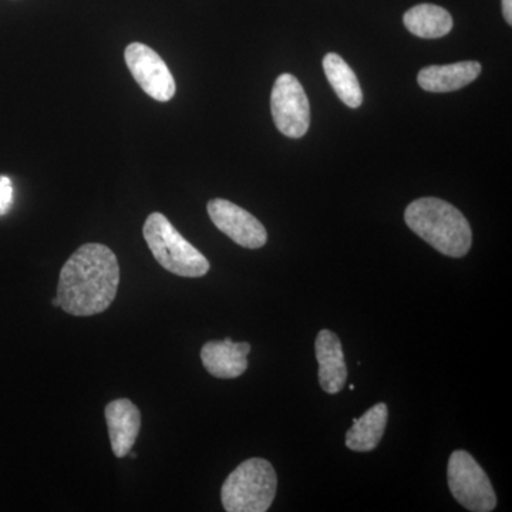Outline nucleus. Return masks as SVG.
Segmentation results:
<instances>
[{"mask_svg":"<svg viewBox=\"0 0 512 512\" xmlns=\"http://www.w3.org/2000/svg\"><path fill=\"white\" fill-rule=\"evenodd\" d=\"M271 111L275 126L286 137L301 138L311 124V107L302 84L292 74L276 79L271 96Z\"/></svg>","mask_w":512,"mask_h":512,"instance_id":"423d86ee","label":"nucleus"},{"mask_svg":"<svg viewBox=\"0 0 512 512\" xmlns=\"http://www.w3.org/2000/svg\"><path fill=\"white\" fill-rule=\"evenodd\" d=\"M316 359L319 363V383L325 393L336 394L345 387L348 367L343 355L342 343L336 333L320 330L315 342Z\"/></svg>","mask_w":512,"mask_h":512,"instance_id":"9b49d317","label":"nucleus"},{"mask_svg":"<svg viewBox=\"0 0 512 512\" xmlns=\"http://www.w3.org/2000/svg\"><path fill=\"white\" fill-rule=\"evenodd\" d=\"M143 235L158 264L171 274L201 278L210 271L208 259L161 212H154L147 218Z\"/></svg>","mask_w":512,"mask_h":512,"instance_id":"7ed1b4c3","label":"nucleus"},{"mask_svg":"<svg viewBox=\"0 0 512 512\" xmlns=\"http://www.w3.org/2000/svg\"><path fill=\"white\" fill-rule=\"evenodd\" d=\"M119 285L120 266L114 252L103 244H86L63 265L57 298L69 315H99L110 308Z\"/></svg>","mask_w":512,"mask_h":512,"instance_id":"f257e3e1","label":"nucleus"},{"mask_svg":"<svg viewBox=\"0 0 512 512\" xmlns=\"http://www.w3.org/2000/svg\"><path fill=\"white\" fill-rule=\"evenodd\" d=\"M52 305H53V306H60L59 298H55V299H53V301H52Z\"/></svg>","mask_w":512,"mask_h":512,"instance_id":"a211bd4d","label":"nucleus"},{"mask_svg":"<svg viewBox=\"0 0 512 512\" xmlns=\"http://www.w3.org/2000/svg\"><path fill=\"white\" fill-rule=\"evenodd\" d=\"M124 57L128 70L144 93L163 103L173 99L177 90L173 74L157 52L143 43H131Z\"/></svg>","mask_w":512,"mask_h":512,"instance_id":"0eeeda50","label":"nucleus"},{"mask_svg":"<svg viewBox=\"0 0 512 512\" xmlns=\"http://www.w3.org/2000/svg\"><path fill=\"white\" fill-rule=\"evenodd\" d=\"M278 477L264 458L239 464L222 484L221 500L228 512H265L274 503Z\"/></svg>","mask_w":512,"mask_h":512,"instance_id":"20e7f679","label":"nucleus"},{"mask_svg":"<svg viewBox=\"0 0 512 512\" xmlns=\"http://www.w3.org/2000/svg\"><path fill=\"white\" fill-rule=\"evenodd\" d=\"M104 414H106L114 456L117 458L128 456L140 434V410L131 400L117 399L107 404Z\"/></svg>","mask_w":512,"mask_h":512,"instance_id":"9d476101","label":"nucleus"},{"mask_svg":"<svg viewBox=\"0 0 512 512\" xmlns=\"http://www.w3.org/2000/svg\"><path fill=\"white\" fill-rule=\"evenodd\" d=\"M207 210L215 227L224 232L235 244L248 249H258L264 247L268 241L264 225L234 202L217 198L208 202Z\"/></svg>","mask_w":512,"mask_h":512,"instance_id":"6e6552de","label":"nucleus"},{"mask_svg":"<svg viewBox=\"0 0 512 512\" xmlns=\"http://www.w3.org/2000/svg\"><path fill=\"white\" fill-rule=\"evenodd\" d=\"M403 22L410 33L421 39H439L448 35L453 29V18L450 13L440 6L429 5V3L407 10L403 16Z\"/></svg>","mask_w":512,"mask_h":512,"instance_id":"4468645a","label":"nucleus"},{"mask_svg":"<svg viewBox=\"0 0 512 512\" xmlns=\"http://www.w3.org/2000/svg\"><path fill=\"white\" fill-rule=\"evenodd\" d=\"M13 204V184L9 177L0 175V215H5Z\"/></svg>","mask_w":512,"mask_h":512,"instance_id":"dca6fc26","label":"nucleus"},{"mask_svg":"<svg viewBox=\"0 0 512 512\" xmlns=\"http://www.w3.org/2000/svg\"><path fill=\"white\" fill-rule=\"evenodd\" d=\"M389 410L384 403L376 404L359 419H353L352 429L346 434V446L349 450L367 453L375 450L386 430Z\"/></svg>","mask_w":512,"mask_h":512,"instance_id":"ddd939ff","label":"nucleus"},{"mask_svg":"<svg viewBox=\"0 0 512 512\" xmlns=\"http://www.w3.org/2000/svg\"><path fill=\"white\" fill-rule=\"evenodd\" d=\"M323 70L328 77L330 86L343 103L352 109L362 106L363 93L355 72L348 63L336 53H329L323 59Z\"/></svg>","mask_w":512,"mask_h":512,"instance_id":"2eb2a0df","label":"nucleus"},{"mask_svg":"<svg viewBox=\"0 0 512 512\" xmlns=\"http://www.w3.org/2000/svg\"><path fill=\"white\" fill-rule=\"evenodd\" d=\"M249 343L232 342L231 339L212 340L201 350L202 365L218 379H237L248 369Z\"/></svg>","mask_w":512,"mask_h":512,"instance_id":"1a4fd4ad","label":"nucleus"},{"mask_svg":"<svg viewBox=\"0 0 512 512\" xmlns=\"http://www.w3.org/2000/svg\"><path fill=\"white\" fill-rule=\"evenodd\" d=\"M407 227L414 234L451 258H461L470 251L473 232L463 214L439 198H420L404 212Z\"/></svg>","mask_w":512,"mask_h":512,"instance_id":"f03ea898","label":"nucleus"},{"mask_svg":"<svg viewBox=\"0 0 512 512\" xmlns=\"http://www.w3.org/2000/svg\"><path fill=\"white\" fill-rule=\"evenodd\" d=\"M447 471L451 493L468 511L490 512L497 507L490 478L467 451H454L448 460Z\"/></svg>","mask_w":512,"mask_h":512,"instance_id":"39448f33","label":"nucleus"},{"mask_svg":"<svg viewBox=\"0 0 512 512\" xmlns=\"http://www.w3.org/2000/svg\"><path fill=\"white\" fill-rule=\"evenodd\" d=\"M503 12L508 25H512V0H503Z\"/></svg>","mask_w":512,"mask_h":512,"instance_id":"f3484780","label":"nucleus"},{"mask_svg":"<svg viewBox=\"0 0 512 512\" xmlns=\"http://www.w3.org/2000/svg\"><path fill=\"white\" fill-rule=\"evenodd\" d=\"M481 64L478 62H460L448 66H430L419 73L421 89L430 93H448L463 89L480 76Z\"/></svg>","mask_w":512,"mask_h":512,"instance_id":"f8f14e48","label":"nucleus"}]
</instances>
